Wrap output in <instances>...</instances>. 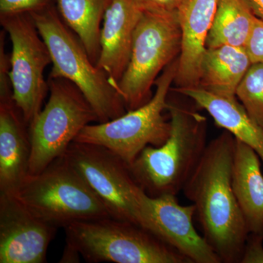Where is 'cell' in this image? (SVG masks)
I'll use <instances>...</instances> for the list:
<instances>
[{"label":"cell","instance_id":"cell-1","mask_svg":"<svg viewBox=\"0 0 263 263\" xmlns=\"http://www.w3.org/2000/svg\"><path fill=\"white\" fill-rule=\"evenodd\" d=\"M235 144L227 130L208 143L182 190L195 205L204 238L224 263L240 262L249 234L232 183Z\"/></svg>","mask_w":263,"mask_h":263},{"label":"cell","instance_id":"cell-2","mask_svg":"<svg viewBox=\"0 0 263 263\" xmlns=\"http://www.w3.org/2000/svg\"><path fill=\"white\" fill-rule=\"evenodd\" d=\"M171 133L162 146H146L129 166L148 195H177L201 160L206 143V119L187 105L170 101Z\"/></svg>","mask_w":263,"mask_h":263},{"label":"cell","instance_id":"cell-3","mask_svg":"<svg viewBox=\"0 0 263 263\" xmlns=\"http://www.w3.org/2000/svg\"><path fill=\"white\" fill-rule=\"evenodd\" d=\"M49 50V77L61 78L75 84L104 123L127 111L124 100L106 74L91 61L80 40L62 20L54 6L29 13Z\"/></svg>","mask_w":263,"mask_h":263},{"label":"cell","instance_id":"cell-4","mask_svg":"<svg viewBox=\"0 0 263 263\" xmlns=\"http://www.w3.org/2000/svg\"><path fill=\"white\" fill-rule=\"evenodd\" d=\"M12 195L57 229L79 221L111 217L100 197L64 156L39 174L28 175Z\"/></svg>","mask_w":263,"mask_h":263},{"label":"cell","instance_id":"cell-5","mask_svg":"<svg viewBox=\"0 0 263 263\" xmlns=\"http://www.w3.org/2000/svg\"><path fill=\"white\" fill-rule=\"evenodd\" d=\"M65 231V248L88 262L191 263L148 230L114 218L79 221Z\"/></svg>","mask_w":263,"mask_h":263},{"label":"cell","instance_id":"cell-6","mask_svg":"<svg viewBox=\"0 0 263 263\" xmlns=\"http://www.w3.org/2000/svg\"><path fill=\"white\" fill-rule=\"evenodd\" d=\"M178 66L179 57L157 79L155 93L148 103L109 122L89 124L74 141L105 147L129 166L146 146H162L171 133V122L164 112Z\"/></svg>","mask_w":263,"mask_h":263},{"label":"cell","instance_id":"cell-7","mask_svg":"<svg viewBox=\"0 0 263 263\" xmlns=\"http://www.w3.org/2000/svg\"><path fill=\"white\" fill-rule=\"evenodd\" d=\"M181 48L177 11H143L135 31L129 65L116 85L127 110L149 101L159 74L179 57Z\"/></svg>","mask_w":263,"mask_h":263},{"label":"cell","instance_id":"cell-8","mask_svg":"<svg viewBox=\"0 0 263 263\" xmlns=\"http://www.w3.org/2000/svg\"><path fill=\"white\" fill-rule=\"evenodd\" d=\"M48 83L49 99L29 128V175L46 169L65 155L85 127L98 122L94 109L75 84L61 78L48 77Z\"/></svg>","mask_w":263,"mask_h":263},{"label":"cell","instance_id":"cell-9","mask_svg":"<svg viewBox=\"0 0 263 263\" xmlns=\"http://www.w3.org/2000/svg\"><path fill=\"white\" fill-rule=\"evenodd\" d=\"M0 22L12 43L9 76L13 99L29 127L49 91L44 72L52 64L51 54L29 13L0 16Z\"/></svg>","mask_w":263,"mask_h":263},{"label":"cell","instance_id":"cell-10","mask_svg":"<svg viewBox=\"0 0 263 263\" xmlns=\"http://www.w3.org/2000/svg\"><path fill=\"white\" fill-rule=\"evenodd\" d=\"M63 156L100 197L112 218L140 226L143 190L119 156L105 147L76 141Z\"/></svg>","mask_w":263,"mask_h":263},{"label":"cell","instance_id":"cell-11","mask_svg":"<svg viewBox=\"0 0 263 263\" xmlns=\"http://www.w3.org/2000/svg\"><path fill=\"white\" fill-rule=\"evenodd\" d=\"M193 204L182 205L176 195L140 196L139 226L172 247L191 263H221L203 236L195 230Z\"/></svg>","mask_w":263,"mask_h":263},{"label":"cell","instance_id":"cell-12","mask_svg":"<svg viewBox=\"0 0 263 263\" xmlns=\"http://www.w3.org/2000/svg\"><path fill=\"white\" fill-rule=\"evenodd\" d=\"M57 230L14 195L0 193V263L46 262Z\"/></svg>","mask_w":263,"mask_h":263},{"label":"cell","instance_id":"cell-13","mask_svg":"<svg viewBox=\"0 0 263 263\" xmlns=\"http://www.w3.org/2000/svg\"><path fill=\"white\" fill-rule=\"evenodd\" d=\"M143 13L136 0H113L105 12L97 67L115 88L129 65L135 31Z\"/></svg>","mask_w":263,"mask_h":263},{"label":"cell","instance_id":"cell-14","mask_svg":"<svg viewBox=\"0 0 263 263\" xmlns=\"http://www.w3.org/2000/svg\"><path fill=\"white\" fill-rule=\"evenodd\" d=\"M13 92L0 95V193L13 194L29 175L30 133Z\"/></svg>","mask_w":263,"mask_h":263},{"label":"cell","instance_id":"cell-15","mask_svg":"<svg viewBox=\"0 0 263 263\" xmlns=\"http://www.w3.org/2000/svg\"><path fill=\"white\" fill-rule=\"evenodd\" d=\"M219 0H186L178 9L181 48L174 83L177 89L197 88L200 63Z\"/></svg>","mask_w":263,"mask_h":263},{"label":"cell","instance_id":"cell-16","mask_svg":"<svg viewBox=\"0 0 263 263\" xmlns=\"http://www.w3.org/2000/svg\"><path fill=\"white\" fill-rule=\"evenodd\" d=\"M174 89L206 110L218 127L252 148L263 163V127L249 117L236 97L219 96L200 88Z\"/></svg>","mask_w":263,"mask_h":263},{"label":"cell","instance_id":"cell-17","mask_svg":"<svg viewBox=\"0 0 263 263\" xmlns=\"http://www.w3.org/2000/svg\"><path fill=\"white\" fill-rule=\"evenodd\" d=\"M260 159L235 138L232 183L249 233L263 232V174Z\"/></svg>","mask_w":263,"mask_h":263},{"label":"cell","instance_id":"cell-18","mask_svg":"<svg viewBox=\"0 0 263 263\" xmlns=\"http://www.w3.org/2000/svg\"><path fill=\"white\" fill-rule=\"evenodd\" d=\"M252 65L245 48H206L200 63L197 88L219 96L235 98L237 89Z\"/></svg>","mask_w":263,"mask_h":263},{"label":"cell","instance_id":"cell-19","mask_svg":"<svg viewBox=\"0 0 263 263\" xmlns=\"http://www.w3.org/2000/svg\"><path fill=\"white\" fill-rule=\"evenodd\" d=\"M64 22L80 40L95 65L100 53L104 16L113 0H56Z\"/></svg>","mask_w":263,"mask_h":263},{"label":"cell","instance_id":"cell-20","mask_svg":"<svg viewBox=\"0 0 263 263\" xmlns=\"http://www.w3.org/2000/svg\"><path fill=\"white\" fill-rule=\"evenodd\" d=\"M256 16L245 0H219L206 39V48H245Z\"/></svg>","mask_w":263,"mask_h":263},{"label":"cell","instance_id":"cell-21","mask_svg":"<svg viewBox=\"0 0 263 263\" xmlns=\"http://www.w3.org/2000/svg\"><path fill=\"white\" fill-rule=\"evenodd\" d=\"M249 117L263 127V64H252L236 91Z\"/></svg>","mask_w":263,"mask_h":263},{"label":"cell","instance_id":"cell-22","mask_svg":"<svg viewBox=\"0 0 263 263\" xmlns=\"http://www.w3.org/2000/svg\"><path fill=\"white\" fill-rule=\"evenodd\" d=\"M53 0H0V16L32 13L53 6Z\"/></svg>","mask_w":263,"mask_h":263},{"label":"cell","instance_id":"cell-23","mask_svg":"<svg viewBox=\"0 0 263 263\" xmlns=\"http://www.w3.org/2000/svg\"><path fill=\"white\" fill-rule=\"evenodd\" d=\"M245 49L252 64H263V21L257 17Z\"/></svg>","mask_w":263,"mask_h":263},{"label":"cell","instance_id":"cell-24","mask_svg":"<svg viewBox=\"0 0 263 263\" xmlns=\"http://www.w3.org/2000/svg\"><path fill=\"white\" fill-rule=\"evenodd\" d=\"M263 235L249 233L240 263H263Z\"/></svg>","mask_w":263,"mask_h":263},{"label":"cell","instance_id":"cell-25","mask_svg":"<svg viewBox=\"0 0 263 263\" xmlns=\"http://www.w3.org/2000/svg\"><path fill=\"white\" fill-rule=\"evenodd\" d=\"M185 1L186 0H136L141 10L147 12L177 11Z\"/></svg>","mask_w":263,"mask_h":263},{"label":"cell","instance_id":"cell-26","mask_svg":"<svg viewBox=\"0 0 263 263\" xmlns=\"http://www.w3.org/2000/svg\"><path fill=\"white\" fill-rule=\"evenodd\" d=\"M252 13L263 21V0H245Z\"/></svg>","mask_w":263,"mask_h":263},{"label":"cell","instance_id":"cell-27","mask_svg":"<svg viewBox=\"0 0 263 263\" xmlns=\"http://www.w3.org/2000/svg\"><path fill=\"white\" fill-rule=\"evenodd\" d=\"M262 235H263V232H262Z\"/></svg>","mask_w":263,"mask_h":263}]
</instances>
